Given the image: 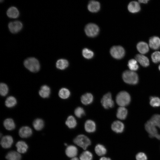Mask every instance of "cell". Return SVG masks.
<instances>
[{"mask_svg":"<svg viewBox=\"0 0 160 160\" xmlns=\"http://www.w3.org/2000/svg\"><path fill=\"white\" fill-rule=\"evenodd\" d=\"M122 77L124 81L126 83L135 85L138 81V76L134 71L129 70L125 71L123 73Z\"/></svg>","mask_w":160,"mask_h":160,"instance_id":"cell-1","label":"cell"},{"mask_svg":"<svg viewBox=\"0 0 160 160\" xmlns=\"http://www.w3.org/2000/svg\"><path fill=\"white\" fill-rule=\"evenodd\" d=\"M24 65L26 68L33 72H38L40 68V65L39 61L34 57L27 58L25 60Z\"/></svg>","mask_w":160,"mask_h":160,"instance_id":"cell-2","label":"cell"},{"mask_svg":"<svg viewBox=\"0 0 160 160\" xmlns=\"http://www.w3.org/2000/svg\"><path fill=\"white\" fill-rule=\"evenodd\" d=\"M131 101L129 94L127 92L123 91L119 92L117 95L116 101L120 107H124L128 105Z\"/></svg>","mask_w":160,"mask_h":160,"instance_id":"cell-3","label":"cell"},{"mask_svg":"<svg viewBox=\"0 0 160 160\" xmlns=\"http://www.w3.org/2000/svg\"><path fill=\"white\" fill-rule=\"evenodd\" d=\"M156 126L150 119L145 124V128L149 134V136L151 138L156 137L160 140V135L158 133Z\"/></svg>","mask_w":160,"mask_h":160,"instance_id":"cell-4","label":"cell"},{"mask_svg":"<svg viewBox=\"0 0 160 160\" xmlns=\"http://www.w3.org/2000/svg\"><path fill=\"white\" fill-rule=\"evenodd\" d=\"M74 143L86 150L88 146L91 144L90 139L86 136L83 135H78L73 140Z\"/></svg>","mask_w":160,"mask_h":160,"instance_id":"cell-5","label":"cell"},{"mask_svg":"<svg viewBox=\"0 0 160 160\" xmlns=\"http://www.w3.org/2000/svg\"><path fill=\"white\" fill-rule=\"evenodd\" d=\"M110 52L113 57L117 59H121L125 55L124 49L120 46L113 47L110 49Z\"/></svg>","mask_w":160,"mask_h":160,"instance_id":"cell-6","label":"cell"},{"mask_svg":"<svg viewBox=\"0 0 160 160\" xmlns=\"http://www.w3.org/2000/svg\"><path fill=\"white\" fill-rule=\"evenodd\" d=\"M99 31V27L94 23H90L87 24L85 28V31L86 34L87 36L91 37L97 36Z\"/></svg>","mask_w":160,"mask_h":160,"instance_id":"cell-7","label":"cell"},{"mask_svg":"<svg viewBox=\"0 0 160 160\" xmlns=\"http://www.w3.org/2000/svg\"><path fill=\"white\" fill-rule=\"evenodd\" d=\"M101 102L103 106L106 109L111 108L114 106V103L112 99L111 94L110 92L103 96Z\"/></svg>","mask_w":160,"mask_h":160,"instance_id":"cell-8","label":"cell"},{"mask_svg":"<svg viewBox=\"0 0 160 160\" xmlns=\"http://www.w3.org/2000/svg\"><path fill=\"white\" fill-rule=\"evenodd\" d=\"M8 26L10 31L12 33H17L21 30L23 25L20 22L15 21L10 22Z\"/></svg>","mask_w":160,"mask_h":160,"instance_id":"cell-9","label":"cell"},{"mask_svg":"<svg viewBox=\"0 0 160 160\" xmlns=\"http://www.w3.org/2000/svg\"><path fill=\"white\" fill-rule=\"evenodd\" d=\"M111 129L117 133H121L124 130V127L123 123L119 121H114L111 125Z\"/></svg>","mask_w":160,"mask_h":160,"instance_id":"cell-10","label":"cell"},{"mask_svg":"<svg viewBox=\"0 0 160 160\" xmlns=\"http://www.w3.org/2000/svg\"><path fill=\"white\" fill-rule=\"evenodd\" d=\"M13 139L12 137L9 135L4 136L1 141V144L4 148H10L13 143Z\"/></svg>","mask_w":160,"mask_h":160,"instance_id":"cell-11","label":"cell"},{"mask_svg":"<svg viewBox=\"0 0 160 160\" xmlns=\"http://www.w3.org/2000/svg\"><path fill=\"white\" fill-rule=\"evenodd\" d=\"M149 45L153 49L156 50L160 47V39L158 37L154 36L150 38Z\"/></svg>","mask_w":160,"mask_h":160,"instance_id":"cell-12","label":"cell"},{"mask_svg":"<svg viewBox=\"0 0 160 160\" xmlns=\"http://www.w3.org/2000/svg\"><path fill=\"white\" fill-rule=\"evenodd\" d=\"M135 58L137 61L142 66L144 67H147L149 65V61L148 58L145 55L142 54H137Z\"/></svg>","mask_w":160,"mask_h":160,"instance_id":"cell-13","label":"cell"},{"mask_svg":"<svg viewBox=\"0 0 160 160\" xmlns=\"http://www.w3.org/2000/svg\"><path fill=\"white\" fill-rule=\"evenodd\" d=\"M19 134L21 137L27 138L31 136L32 134V130L28 127H23L20 129Z\"/></svg>","mask_w":160,"mask_h":160,"instance_id":"cell-14","label":"cell"},{"mask_svg":"<svg viewBox=\"0 0 160 160\" xmlns=\"http://www.w3.org/2000/svg\"><path fill=\"white\" fill-rule=\"evenodd\" d=\"M65 153L67 156L70 158L75 157L78 153L77 148L73 145L68 146L65 150Z\"/></svg>","mask_w":160,"mask_h":160,"instance_id":"cell-15","label":"cell"},{"mask_svg":"<svg viewBox=\"0 0 160 160\" xmlns=\"http://www.w3.org/2000/svg\"><path fill=\"white\" fill-rule=\"evenodd\" d=\"M100 5L97 1L92 0L89 3L88 5V10L92 12H96L100 9Z\"/></svg>","mask_w":160,"mask_h":160,"instance_id":"cell-16","label":"cell"},{"mask_svg":"<svg viewBox=\"0 0 160 160\" xmlns=\"http://www.w3.org/2000/svg\"><path fill=\"white\" fill-rule=\"evenodd\" d=\"M128 9L130 12L135 13L139 12L140 9V7L138 2L132 1L129 4L128 6Z\"/></svg>","mask_w":160,"mask_h":160,"instance_id":"cell-17","label":"cell"},{"mask_svg":"<svg viewBox=\"0 0 160 160\" xmlns=\"http://www.w3.org/2000/svg\"><path fill=\"white\" fill-rule=\"evenodd\" d=\"M84 128L86 131L88 132H92L96 129V124L93 121L88 120H87L84 125Z\"/></svg>","mask_w":160,"mask_h":160,"instance_id":"cell-18","label":"cell"},{"mask_svg":"<svg viewBox=\"0 0 160 160\" xmlns=\"http://www.w3.org/2000/svg\"><path fill=\"white\" fill-rule=\"evenodd\" d=\"M50 89L47 85H44L41 86L39 91L40 96L42 98L48 97L50 95Z\"/></svg>","mask_w":160,"mask_h":160,"instance_id":"cell-19","label":"cell"},{"mask_svg":"<svg viewBox=\"0 0 160 160\" xmlns=\"http://www.w3.org/2000/svg\"><path fill=\"white\" fill-rule=\"evenodd\" d=\"M137 48L138 51L142 54H146L149 51V47L148 44L143 41L139 42L137 44Z\"/></svg>","mask_w":160,"mask_h":160,"instance_id":"cell-20","label":"cell"},{"mask_svg":"<svg viewBox=\"0 0 160 160\" xmlns=\"http://www.w3.org/2000/svg\"><path fill=\"white\" fill-rule=\"evenodd\" d=\"M93 96L90 93H87L83 95L81 97V103L85 105L91 103L93 100Z\"/></svg>","mask_w":160,"mask_h":160,"instance_id":"cell-21","label":"cell"},{"mask_svg":"<svg viewBox=\"0 0 160 160\" xmlns=\"http://www.w3.org/2000/svg\"><path fill=\"white\" fill-rule=\"evenodd\" d=\"M7 14L10 18H16L18 17L19 13L18 10L16 7H12L8 9Z\"/></svg>","mask_w":160,"mask_h":160,"instance_id":"cell-22","label":"cell"},{"mask_svg":"<svg viewBox=\"0 0 160 160\" xmlns=\"http://www.w3.org/2000/svg\"><path fill=\"white\" fill-rule=\"evenodd\" d=\"M127 113V110L125 108L120 107L117 109L116 116L120 119L124 120L126 118Z\"/></svg>","mask_w":160,"mask_h":160,"instance_id":"cell-23","label":"cell"},{"mask_svg":"<svg viewBox=\"0 0 160 160\" xmlns=\"http://www.w3.org/2000/svg\"><path fill=\"white\" fill-rule=\"evenodd\" d=\"M18 152L20 153H24L26 152L28 146L27 144L24 141H19L16 145Z\"/></svg>","mask_w":160,"mask_h":160,"instance_id":"cell-24","label":"cell"},{"mask_svg":"<svg viewBox=\"0 0 160 160\" xmlns=\"http://www.w3.org/2000/svg\"><path fill=\"white\" fill-rule=\"evenodd\" d=\"M6 158L7 160H20L21 156L18 152L11 151L7 154Z\"/></svg>","mask_w":160,"mask_h":160,"instance_id":"cell-25","label":"cell"},{"mask_svg":"<svg viewBox=\"0 0 160 160\" xmlns=\"http://www.w3.org/2000/svg\"><path fill=\"white\" fill-rule=\"evenodd\" d=\"M68 65V61L65 59H60L56 62V66L57 68L63 70L66 68Z\"/></svg>","mask_w":160,"mask_h":160,"instance_id":"cell-26","label":"cell"},{"mask_svg":"<svg viewBox=\"0 0 160 160\" xmlns=\"http://www.w3.org/2000/svg\"><path fill=\"white\" fill-rule=\"evenodd\" d=\"M4 125L6 129L9 130L13 129L15 127V124L13 120L10 118L4 120Z\"/></svg>","mask_w":160,"mask_h":160,"instance_id":"cell-27","label":"cell"},{"mask_svg":"<svg viewBox=\"0 0 160 160\" xmlns=\"http://www.w3.org/2000/svg\"><path fill=\"white\" fill-rule=\"evenodd\" d=\"M65 124L70 128H75L77 124L76 120L74 117L72 116H69L65 121Z\"/></svg>","mask_w":160,"mask_h":160,"instance_id":"cell-28","label":"cell"},{"mask_svg":"<svg viewBox=\"0 0 160 160\" xmlns=\"http://www.w3.org/2000/svg\"><path fill=\"white\" fill-rule=\"evenodd\" d=\"M96 153L99 156L104 155L106 153V150L105 147L102 145H97L95 148Z\"/></svg>","mask_w":160,"mask_h":160,"instance_id":"cell-29","label":"cell"},{"mask_svg":"<svg viewBox=\"0 0 160 160\" xmlns=\"http://www.w3.org/2000/svg\"><path fill=\"white\" fill-rule=\"evenodd\" d=\"M33 126L34 129L37 130H41L44 127V122L43 120L40 119H35L33 123Z\"/></svg>","mask_w":160,"mask_h":160,"instance_id":"cell-30","label":"cell"},{"mask_svg":"<svg viewBox=\"0 0 160 160\" xmlns=\"http://www.w3.org/2000/svg\"><path fill=\"white\" fill-rule=\"evenodd\" d=\"M17 103L15 98L12 96L8 97L5 102L6 106L8 108H12Z\"/></svg>","mask_w":160,"mask_h":160,"instance_id":"cell-31","label":"cell"},{"mask_svg":"<svg viewBox=\"0 0 160 160\" xmlns=\"http://www.w3.org/2000/svg\"><path fill=\"white\" fill-rule=\"evenodd\" d=\"M128 66L130 70L133 71H137L139 68L137 61L134 59H131L129 61Z\"/></svg>","mask_w":160,"mask_h":160,"instance_id":"cell-32","label":"cell"},{"mask_svg":"<svg viewBox=\"0 0 160 160\" xmlns=\"http://www.w3.org/2000/svg\"><path fill=\"white\" fill-rule=\"evenodd\" d=\"M58 95L61 98L63 99H66L69 97L70 93L69 90L68 89L65 88H62L59 90Z\"/></svg>","mask_w":160,"mask_h":160,"instance_id":"cell-33","label":"cell"},{"mask_svg":"<svg viewBox=\"0 0 160 160\" xmlns=\"http://www.w3.org/2000/svg\"><path fill=\"white\" fill-rule=\"evenodd\" d=\"M79 159L80 160H92V154L88 151H85L81 154Z\"/></svg>","mask_w":160,"mask_h":160,"instance_id":"cell-34","label":"cell"},{"mask_svg":"<svg viewBox=\"0 0 160 160\" xmlns=\"http://www.w3.org/2000/svg\"><path fill=\"white\" fill-rule=\"evenodd\" d=\"M150 103L153 107L160 106V99L157 97H150Z\"/></svg>","mask_w":160,"mask_h":160,"instance_id":"cell-35","label":"cell"},{"mask_svg":"<svg viewBox=\"0 0 160 160\" xmlns=\"http://www.w3.org/2000/svg\"><path fill=\"white\" fill-rule=\"evenodd\" d=\"M83 57L87 59H90L92 57L94 53L92 51L87 48L84 49L82 52Z\"/></svg>","mask_w":160,"mask_h":160,"instance_id":"cell-36","label":"cell"},{"mask_svg":"<svg viewBox=\"0 0 160 160\" xmlns=\"http://www.w3.org/2000/svg\"><path fill=\"white\" fill-rule=\"evenodd\" d=\"M8 92V88L7 86L5 84L1 83L0 85V93L3 96H5Z\"/></svg>","mask_w":160,"mask_h":160,"instance_id":"cell-37","label":"cell"},{"mask_svg":"<svg viewBox=\"0 0 160 160\" xmlns=\"http://www.w3.org/2000/svg\"><path fill=\"white\" fill-rule=\"evenodd\" d=\"M150 120L153 123L156 127L160 129V115L156 114L154 115Z\"/></svg>","mask_w":160,"mask_h":160,"instance_id":"cell-38","label":"cell"},{"mask_svg":"<svg viewBox=\"0 0 160 160\" xmlns=\"http://www.w3.org/2000/svg\"><path fill=\"white\" fill-rule=\"evenodd\" d=\"M151 58L152 61L155 63L160 62V52L156 51L151 55Z\"/></svg>","mask_w":160,"mask_h":160,"instance_id":"cell-39","label":"cell"},{"mask_svg":"<svg viewBox=\"0 0 160 160\" xmlns=\"http://www.w3.org/2000/svg\"><path fill=\"white\" fill-rule=\"evenodd\" d=\"M75 115L78 118H81L82 116L85 114V112L84 109L81 107L76 108L75 111Z\"/></svg>","mask_w":160,"mask_h":160,"instance_id":"cell-40","label":"cell"},{"mask_svg":"<svg viewBox=\"0 0 160 160\" xmlns=\"http://www.w3.org/2000/svg\"><path fill=\"white\" fill-rule=\"evenodd\" d=\"M137 160H147V157L146 155L143 152H139L136 156Z\"/></svg>","mask_w":160,"mask_h":160,"instance_id":"cell-41","label":"cell"},{"mask_svg":"<svg viewBox=\"0 0 160 160\" xmlns=\"http://www.w3.org/2000/svg\"><path fill=\"white\" fill-rule=\"evenodd\" d=\"M100 160H111V159L109 158L103 157L100 158Z\"/></svg>","mask_w":160,"mask_h":160,"instance_id":"cell-42","label":"cell"},{"mask_svg":"<svg viewBox=\"0 0 160 160\" xmlns=\"http://www.w3.org/2000/svg\"><path fill=\"white\" fill-rule=\"evenodd\" d=\"M148 0H139L138 1L140 3H143L144 4L147 3Z\"/></svg>","mask_w":160,"mask_h":160,"instance_id":"cell-43","label":"cell"},{"mask_svg":"<svg viewBox=\"0 0 160 160\" xmlns=\"http://www.w3.org/2000/svg\"><path fill=\"white\" fill-rule=\"evenodd\" d=\"M71 160H80L78 158L74 157L72 158Z\"/></svg>","mask_w":160,"mask_h":160,"instance_id":"cell-44","label":"cell"},{"mask_svg":"<svg viewBox=\"0 0 160 160\" xmlns=\"http://www.w3.org/2000/svg\"><path fill=\"white\" fill-rule=\"evenodd\" d=\"M159 70L160 71V64L159 65Z\"/></svg>","mask_w":160,"mask_h":160,"instance_id":"cell-45","label":"cell"},{"mask_svg":"<svg viewBox=\"0 0 160 160\" xmlns=\"http://www.w3.org/2000/svg\"><path fill=\"white\" fill-rule=\"evenodd\" d=\"M65 145L66 146H67V144L66 143H65Z\"/></svg>","mask_w":160,"mask_h":160,"instance_id":"cell-46","label":"cell"}]
</instances>
